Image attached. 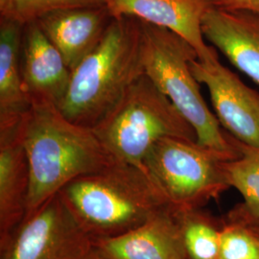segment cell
Returning <instances> with one entry per match:
<instances>
[{
    "instance_id": "obj_22",
    "label": "cell",
    "mask_w": 259,
    "mask_h": 259,
    "mask_svg": "<svg viewBox=\"0 0 259 259\" xmlns=\"http://www.w3.org/2000/svg\"><path fill=\"white\" fill-rule=\"evenodd\" d=\"M81 259H106L102 254L99 252V250L93 248L87 255H84L83 258Z\"/></svg>"
},
{
    "instance_id": "obj_4",
    "label": "cell",
    "mask_w": 259,
    "mask_h": 259,
    "mask_svg": "<svg viewBox=\"0 0 259 259\" xmlns=\"http://www.w3.org/2000/svg\"><path fill=\"white\" fill-rule=\"evenodd\" d=\"M140 22L145 75L192 126L200 145L230 158L237 157V149L204 101L201 83L191 70V62L199 59L196 50L166 28Z\"/></svg>"
},
{
    "instance_id": "obj_20",
    "label": "cell",
    "mask_w": 259,
    "mask_h": 259,
    "mask_svg": "<svg viewBox=\"0 0 259 259\" xmlns=\"http://www.w3.org/2000/svg\"><path fill=\"white\" fill-rule=\"evenodd\" d=\"M212 7L229 11H242L259 17V0H209Z\"/></svg>"
},
{
    "instance_id": "obj_5",
    "label": "cell",
    "mask_w": 259,
    "mask_h": 259,
    "mask_svg": "<svg viewBox=\"0 0 259 259\" xmlns=\"http://www.w3.org/2000/svg\"><path fill=\"white\" fill-rule=\"evenodd\" d=\"M93 129L114 161L143 169L145 157L158 140L167 137L196 140L192 126L145 74L130 85Z\"/></svg>"
},
{
    "instance_id": "obj_3",
    "label": "cell",
    "mask_w": 259,
    "mask_h": 259,
    "mask_svg": "<svg viewBox=\"0 0 259 259\" xmlns=\"http://www.w3.org/2000/svg\"><path fill=\"white\" fill-rule=\"evenodd\" d=\"M144 74L140 20L113 18L99 45L71 71L59 110L67 119L93 129Z\"/></svg>"
},
{
    "instance_id": "obj_19",
    "label": "cell",
    "mask_w": 259,
    "mask_h": 259,
    "mask_svg": "<svg viewBox=\"0 0 259 259\" xmlns=\"http://www.w3.org/2000/svg\"><path fill=\"white\" fill-rule=\"evenodd\" d=\"M219 259H259V241L241 223L228 219L221 226Z\"/></svg>"
},
{
    "instance_id": "obj_1",
    "label": "cell",
    "mask_w": 259,
    "mask_h": 259,
    "mask_svg": "<svg viewBox=\"0 0 259 259\" xmlns=\"http://www.w3.org/2000/svg\"><path fill=\"white\" fill-rule=\"evenodd\" d=\"M21 137L30 172L25 218L72 181L113 160L93 129L67 119L51 103L32 102L21 123Z\"/></svg>"
},
{
    "instance_id": "obj_21",
    "label": "cell",
    "mask_w": 259,
    "mask_h": 259,
    "mask_svg": "<svg viewBox=\"0 0 259 259\" xmlns=\"http://www.w3.org/2000/svg\"><path fill=\"white\" fill-rule=\"evenodd\" d=\"M228 219L229 220H232V221L241 223L259 241V221L249 218L247 216H244V215H242L240 213L236 212L234 210H232V212H230V214L228 215Z\"/></svg>"
},
{
    "instance_id": "obj_6",
    "label": "cell",
    "mask_w": 259,
    "mask_h": 259,
    "mask_svg": "<svg viewBox=\"0 0 259 259\" xmlns=\"http://www.w3.org/2000/svg\"><path fill=\"white\" fill-rule=\"evenodd\" d=\"M232 159L194 139L167 137L149 151L143 167L178 211L199 209L231 188L224 162Z\"/></svg>"
},
{
    "instance_id": "obj_13",
    "label": "cell",
    "mask_w": 259,
    "mask_h": 259,
    "mask_svg": "<svg viewBox=\"0 0 259 259\" xmlns=\"http://www.w3.org/2000/svg\"><path fill=\"white\" fill-rule=\"evenodd\" d=\"M205 40L259 85V17L209 7L202 20Z\"/></svg>"
},
{
    "instance_id": "obj_14",
    "label": "cell",
    "mask_w": 259,
    "mask_h": 259,
    "mask_svg": "<svg viewBox=\"0 0 259 259\" xmlns=\"http://www.w3.org/2000/svg\"><path fill=\"white\" fill-rule=\"evenodd\" d=\"M21 123L0 130V245L23 222L27 210L30 172Z\"/></svg>"
},
{
    "instance_id": "obj_16",
    "label": "cell",
    "mask_w": 259,
    "mask_h": 259,
    "mask_svg": "<svg viewBox=\"0 0 259 259\" xmlns=\"http://www.w3.org/2000/svg\"><path fill=\"white\" fill-rule=\"evenodd\" d=\"M238 156L224 162L230 187L235 188L244 203L233 210L259 221V148L248 146L230 135Z\"/></svg>"
},
{
    "instance_id": "obj_12",
    "label": "cell",
    "mask_w": 259,
    "mask_h": 259,
    "mask_svg": "<svg viewBox=\"0 0 259 259\" xmlns=\"http://www.w3.org/2000/svg\"><path fill=\"white\" fill-rule=\"evenodd\" d=\"M112 19L104 5L56 10L36 21L72 71L99 45Z\"/></svg>"
},
{
    "instance_id": "obj_10",
    "label": "cell",
    "mask_w": 259,
    "mask_h": 259,
    "mask_svg": "<svg viewBox=\"0 0 259 259\" xmlns=\"http://www.w3.org/2000/svg\"><path fill=\"white\" fill-rule=\"evenodd\" d=\"M21 73L31 103L44 101L60 107L69 87L71 70L37 21L24 24Z\"/></svg>"
},
{
    "instance_id": "obj_2",
    "label": "cell",
    "mask_w": 259,
    "mask_h": 259,
    "mask_svg": "<svg viewBox=\"0 0 259 259\" xmlns=\"http://www.w3.org/2000/svg\"><path fill=\"white\" fill-rule=\"evenodd\" d=\"M60 194L94 242L130 232L170 206L145 169L114 160Z\"/></svg>"
},
{
    "instance_id": "obj_18",
    "label": "cell",
    "mask_w": 259,
    "mask_h": 259,
    "mask_svg": "<svg viewBox=\"0 0 259 259\" xmlns=\"http://www.w3.org/2000/svg\"><path fill=\"white\" fill-rule=\"evenodd\" d=\"M107 0H0V18L13 19L22 24L36 21L56 10L98 7Z\"/></svg>"
},
{
    "instance_id": "obj_8",
    "label": "cell",
    "mask_w": 259,
    "mask_h": 259,
    "mask_svg": "<svg viewBox=\"0 0 259 259\" xmlns=\"http://www.w3.org/2000/svg\"><path fill=\"white\" fill-rule=\"evenodd\" d=\"M190 66L197 81L206 87L223 129L242 143L259 148L258 92L219 59L209 63L195 59Z\"/></svg>"
},
{
    "instance_id": "obj_7",
    "label": "cell",
    "mask_w": 259,
    "mask_h": 259,
    "mask_svg": "<svg viewBox=\"0 0 259 259\" xmlns=\"http://www.w3.org/2000/svg\"><path fill=\"white\" fill-rule=\"evenodd\" d=\"M93 248L94 240L59 193L0 245V259H81Z\"/></svg>"
},
{
    "instance_id": "obj_9",
    "label": "cell",
    "mask_w": 259,
    "mask_h": 259,
    "mask_svg": "<svg viewBox=\"0 0 259 259\" xmlns=\"http://www.w3.org/2000/svg\"><path fill=\"white\" fill-rule=\"evenodd\" d=\"M106 6L113 18L131 17L176 33L194 48L201 62L219 59L202 30L209 0H107Z\"/></svg>"
},
{
    "instance_id": "obj_15",
    "label": "cell",
    "mask_w": 259,
    "mask_h": 259,
    "mask_svg": "<svg viewBox=\"0 0 259 259\" xmlns=\"http://www.w3.org/2000/svg\"><path fill=\"white\" fill-rule=\"evenodd\" d=\"M24 24L0 18V130L19 126L31 108L21 73Z\"/></svg>"
},
{
    "instance_id": "obj_11",
    "label": "cell",
    "mask_w": 259,
    "mask_h": 259,
    "mask_svg": "<svg viewBox=\"0 0 259 259\" xmlns=\"http://www.w3.org/2000/svg\"><path fill=\"white\" fill-rule=\"evenodd\" d=\"M106 259H187L178 211L166 207L138 228L94 242Z\"/></svg>"
},
{
    "instance_id": "obj_17",
    "label": "cell",
    "mask_w": 259,
    "mask_h": 259,
    "mask_svg": "<svg viewBox=\"0 0 259 259\" xmlns=\"http://www.w3.org/2000/svg\"><path fill=\"white\" fill-rule=\"evenodd\" d=\"M178 216L187 259H219L221 226L199 209L178 211Z\"/></svg>"
}]
</instances>
